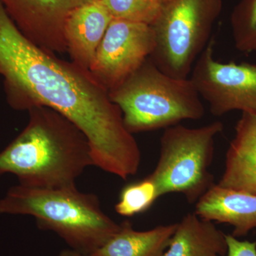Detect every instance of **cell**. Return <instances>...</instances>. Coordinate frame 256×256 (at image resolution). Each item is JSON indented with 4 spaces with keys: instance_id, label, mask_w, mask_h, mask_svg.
<instances>
[{
    "instance_id": "1",
    "label": "cell",
    "mask_w": 256,
    "mask_h": 256,
    "mask_svg": "<svg viewBox=\"0 0 256 256\" xmlns=\"http://www.w3.org/2000/svg\"><path fill=\"white\" fill-rule=\"evenodd\" d=\"M0 75L12 108L44 106L79 128L88 140L94 166L124 180L138 172L139 146L108 92L88 70L30 41L1 2Z\"/></svg>"
},
{
    "instance_id": "2",
    "label": "cell",
    "mask_w": 256,
    "mask_h": 256,
    "mask_svg": "<svg viewBox=\"0 0 256 256\" xmlns=\"http://www.w3.org/2000/svg\"><path fill=\"white\" fill-rule=\"evenodd\" d=\"M22 132L0 152V176L12 174L18 184L38 188L76 185L94 166L88 140L60 112L37 106L28 110Z\"/></svg>"
},
{
    "instance_id": "3",
    "label": "cell",
    "mask_w": 256,
    "mask_h": 256,
    "mask_svg": "<svg viewBox=\"0 0 256 256\" xmlns=\"http://www.w3.org/2000/svg\"><path fill=\"white\" fill-rule=\"evenodd\" d=\"M1 214L28 215L37 226L58 236L69 248L92 256L119 229L95 194L76 185L38 188L18 184L0 200Z\"/></svg>"
},
{
    "instance_id": "4",
    "label": "cell",
    "mask_w": 256,
    "mask_h": 256,
    "mask_svg": "<svg viewBox=\"0 0 256 256\" xmlns=\"http://www.w3.org/2000/svg\"><path fill=\"white\" fill-rule=\"evenodd\" d=\"M131 134L201 119L204 106L190 78L170 76L148 58L122 84L108 92Z\"/></svg>"
},
{
    "instance_id": "5",
    "label": "cell",
    "mask_w": 256,
    "mask_h": 256,
    "mask_svg": "<svg viewBox=\"0 0 256 256\" xmlns=\"http://www.w3.org/2000/svg\"><path fill=\"white\" fill-rule=\"evenodd\" d=\"M222 10V0H164L151 25L156 42L152 62L173 78H188Z\"/></svg>"
},
{
    "instance_id": "6",
    "label": "cell",
    "mask_w": 256,
    "mask_h": 256,
    "mask_svg": "<svg viewBox=\"0 0 256 256\" xmlns=\"http://www.w3.org/2000/svg\"><path fill=\"white\" fill-rule=\"evenodd\" d=\"M223 130L220 121L197 128L178 124L164 130L159 160L148 176L156 185L160 197L180 193L194 203L214 184L210 168L215 138Z\"/></svg>"
},
{
    "instance_id": "7",
    "label": "cell",
    "mask_w": 256,
    "mask_h": 256,
    "mask_svg": "<svg viewBox=\"0 0 256 256\" xmlns=\"http://www.w3.org/2000/svg\"><path fill=\"white\" fill-rule=\"evenodd\" d=\"M212 38L190 74L198 95L215 116L233 110L256 114V64L218 62Z\"/></svg>"
},
{
    "instance_id": "8",
    "label": "cell",
    "mask_w": 256,
    "mask_h": 256,
    "mask_svg": "<svg viewBox=\"0 0 256 256\" xmlns=\"http://www.w3.org/2000/svg\"><path fill=\"white\" fill-rule=\"evenodd\" d=\"M156 45L150 25L112 18L89 72L109 92L134 73L150 56Z\"/></svg>"
},
{
    "instance_id": "9",
    "label": "cell",
    "mask_w": 256,
    "mask_h": 256,
    "mask_svg": "<svg viewBox=\"0 0 256 256\" xmlns=\"http://www.w3.org/2000/svg\"><path fill=\"white\" fill-rule=\"evenodd\" d=\"M92 0H0L18 30L54 54L66 52L64 26L69 15Z\"/></svg>"
},
{
    "instance_id": "10",
    "label": "cell",
    "mask_w": 256,
    "mask_h": 256,
    "mask_svg": "<svg viewBox=\"0 0 256 256\" xmlns=\"http://www.w3.org/2000/svg\"><path fill=\"white\" fill-rule=\"evenodd\" d=\"M112 20L100 0L82 4L69 15L64 26V38L72 62L89 72Z\"/></svg>"
},
{
    "instance_id": "11",
    "label": "cell",
    "mask_w": 256,
    "mask_h": 256,
    "mask_svg": "<svg viewBox=\"0 0 256 256\" xmlns=\"http://www.w3.org/2000/svg\"><path fill=\"white\" fill-rule=\"evenodd\" d=\"M194 213L202 220L228 224L236 238L256 228V195L214 184L196 202Z\"/></svg>"
},
{
    "instance_id": "12",
    "label": "cell",
    "mask_w": 256,
    "mask_h": 256,
    "mask_svg": "<svg viewBox=\"0 0 256 256\" xmlns=\"http://www.w3.org/2000/svg\"><path fill=\"white\" fill-rule=\"evenodd\" d=\"M218 184L256 195V114L242 112Z\"/></svg>"
},
{
    "instance_id": "13",
    "label": "cell",
    "mask_w": 256,
    "mask_h": 256,
    "mask_svg": "<svg viewBox=\"0 0 256 256\" xmlns=\"http://www.w3.org/2000/svg\"><path fill=\"white\" fill-rule=\"evenodd\" d=\"M226 235L214 222L188 213L176 224L162 256H226Z\"/></svg>"
},
{
    "instance_id": "14",
    "label": "cell",
    "mask_w": 256,
    "mask_h": 256,
    "mask_svg": "<svg viewBox=\"0 0 256 256\" xmlns=\"http://www.w3.org/2000/svg\"><path fill=\"white\" fill-rule=\"evenodd\" d=\"M176 224L139 232L133 228L129 220H124L118 232L90 256H162Z\"/></svg>"
},
{
    "instance_id": "15",
    "label": "cell",
    "mask_w": 256,
    "mask_h": 256,
    "mask_svg": "<svg viewBox=\"0 0 256 256\" xmlns=\"http://www.w3.org/2000/svg\"><path fill=\"white\" fill-rule=\"evenodd\" d=\"M159 197L156 185L146 176L122 188L114 210L122 216H134L150 210Z\"/></svg>"
},
{
    "instance_id": "16",
    "label": "cell",
    "mask_w": 256,
    "mask_h": 256,
    "mask_svg": "<svg viewBox=\"0 0 256 256\" xmlns=\"http://www.w3.org/2000/svg\"><path fill=\"white\" fill-rule=\"evenodd\" d=\"M230 25L236 48L256 52V0H242L232 12Z\"/></svg>"
},
{
    "instance_id": "17",
    "label": "cell",
    "mask_w": 256,
    "mask_h": 256,
    "mask_svg": "<svg viewBox=\"0 0 256 256\" xmlns=\"http://www.w3.org/2000/svg\"><path fill=\"white\" fill-rule=\"evenodd\" d=\"M112 18L152 24L164 0H100Z\"/></svg>"
},
{
    "instance_id": "18",
    "label": "cell",
    "mask_w": 256,
    "mask_h": 256,
    "mask_svg": "<svg viewBox=\"0 0 256 256\" xmlns=\"http://www.w3.org/2000/svg\"><path fill=\"white\" fill-rule=\"evenodd\" d=\"M228 250L226 256H256V242L239 240L230 234L226 235Z\"/></svg>"
},
{
    "instance_id": "19",
    "label": "cell",
    "mask_w": 256,
    "mask_h": 256,
    "mask_svg": "<svg viewBox=\"0 0 256 256\" xmlns=\"http://www.w3.org/2000/svg\"><path fill=\"white\" fill-rule=\"evenodd\" d=\"M58 256H90L86 254H82V252H76L73 249L67 248L64 249L60 252Z\"/></svg>"
},
{
    "instance_id": "20",
    "label": "cell",
    "mask_w": 256,
    "mask_h": 256,
    "mask_svg": "<svg viewBox=\"0 0 256 256\" xmlns=\"http://www.w3.org/2000/svg\"><path fill=\"white\" fill-rule=\"evenodd\" d=\"M92 1H98V0H92Z\"/></svg>"
}]
</instances>
